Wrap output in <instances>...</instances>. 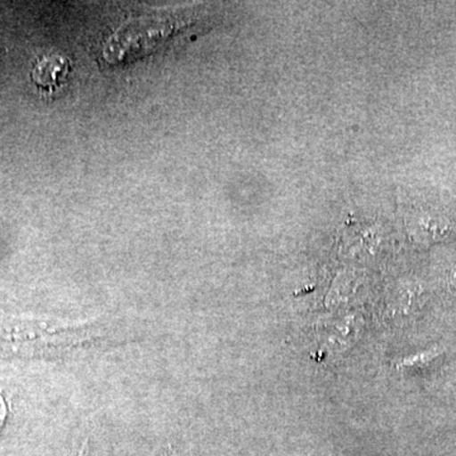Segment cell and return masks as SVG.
Masks as SVG:
<instances>
[{
    "label": "cell",
    "instance_id": "6da1fadb",
    "mask_svg": "<svg viewBox=\"0 0 456 456\" xmlns=\"http://www.w3.org/2000/svg\"><path fill=\"white\" fill-rule=\"evenodd\" d=\"M92 325L0 314V354L17 358H51L102 336Z\"/></svg>",
    "mask_w": 456,
    "mask_h": 456
},
{
    "label": "cell",
    "instance_id": "7a4b0ae2",
    "mask_svg": "<svg viewBox=\"0 0 456 456\" xmlns=\"http://www.w3.org/2000/svg\"><path fill=\"white\" fill-rule=\"evenodd\" d=\"M69 71V61L65 57L51 55L42 57L33 68L32 82L42 89L57 88Z\"/></svg>",
    "mask_w": 456,
    "mask_h": 456
},
{
    "label": "cell",
    "instance_id": "3957f363",
    "mask_svg": "<svg viewBox=\"0 0 456 456\" xmlns=\"http://www.w3.org/2000/svg\"><path fill=\"white\" fill-rule=\"evenodd\" d=\"M441 353H443V351L439 349H431L424 351V353L413 354V355L397 360L395 368L397 369V370H411V369L422 368L425 367V365L430 364L432 360L439 358Z\"/></svg>",
    "mask_w": 456,
    "mask_h": 456
},
{
    "label": "cell",
    "instance_id": "277c9868",
    "mask_svg": "<svg viewBox=\"0 0 456 456\" xmlns=\"http://www.w3.org/2000/svg\"><path fill=\"white\" fill-rule=\"evenodd\" d=\"M5 417H7V406H5L4 399L0 395V428L4 424Z\"/></svg>",
    "mask_w": 456,
    "mask_h": 456
},
{
    "label": "cell",
    "instance_id": "5b68a950",
    "mask_svg": "<svg viewBox=\"0 0 456 456\" xmlns=\"http://www.w3.org/2000/svg\"><path fill=\"white\" fill-rule=\"evenodd\" d=\"M450 287L456 292V269L452 273V275H450Z\"/></svg>",
    "mask_w": 456,
    "mask_h": 456
},
{
    "label": "cell",
    "instance_id": "8992f818",
    "mask_svg": "<svg viewBox=\"0 0 456 456\" xmlns=\"http://www.w3.org/2000/svg\"><path fill=\"white\" fill-rule=\"evenodd\" d=\"M169 455L170 456H178V454H175V452H174L173 450H171V449H170Z\"/></svg>",
    "mask_w": 456,
    "mask_h": 456
}]
</instances>
